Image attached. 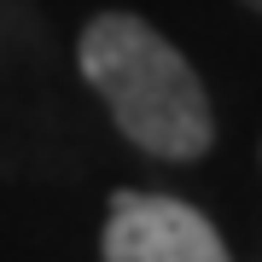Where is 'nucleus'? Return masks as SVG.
<instances>
[{"label":"nucleus","mask_w":262,"mask_h":262,"mask_svg":"<svg viewBox=\"0 0 262 262\" xmlns=\"http://www.w3.org/2000/svg\"><path fill=\"white\" fill-rule=\"evenodd\" d=\"M76 64L105 99L122 140L158 163H192L215 140L210 94L187 53L134 12H99L76 41Z\"/></svg>","instance_id":"f257e3e1"},{"label":"nucleus","mask_w":262,"mask_h":262,"mask_svg":"<svg viewBox=\"0 0 262 262\" xmlns=\"http://www.w3.org/2000/svg\"><path fill=\"white\" fill-rule=\"evenodd\" d=\"M99 251L105 262H233L210 215L169 192H117Z\"/></svg>","instance_id":"f03ea898"},{"label":"nucleus","mask_w":262,"mask_h":262,"mask_svg":"<svg viewBox=\"0 0 262 262\" xmlns=\"http://www.w3.org/2000/svg\"><path fill=\"white\" fill-rule=\"evenodd\" d=\"M245 6H251V12H262V0H245Z\"/></svg>","instance_id":"7ed1b4c3"}]
</instances>
